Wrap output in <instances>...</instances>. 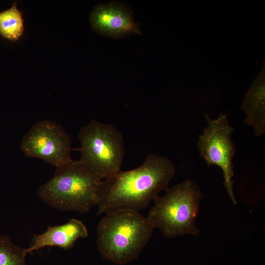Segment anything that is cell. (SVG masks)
I'll return each instance as SVG.
<instances>
[{"mask_svg": "<svg viewBox=\"0 0 265 265\" xmlns=\"http://www.w3.org/2000/svg\"><path fill=\"white\" fill-rule=\"evenodd\" d=\"M175 172V165L168 158L148 155L138 167L120 170L102 180L98 193L97 215L146 208L160 191L168 188Z\"/></svg>", "mask_w": 265, "mask_h": 265, "instance_id": "1", "label": "cell"}, {"mask_svg": "<svg viewBox=\"0 0 265 265\" xmlns=\"http://www.w3.org/2000/svg\"><path fill=\"white\" fill-rule=\"evenodd\" d=\"M97 228V248L102 256L119 265L136 259L151 237L154 228L139 211L105 214Z\"/></svg>", "mask_w": 265, "mask_h": 265, "instance_id": "2", "label": "cell"}, {"mask_svg": "<svg viewBox=\"0 0 265 265\" xmlns=\"http://www.w3.org/2000/svg\"><path fill=\"white\" fill-rule=\"evenodd\" d=\"M102 180L78 160L57 167L53 177L37 190L44 202L57 210L81 213L97 206Z\"/></svg>", "mask_w": 265, "mask_h": 265, "instance_id": "3", "label": "cell"}, {"mask_svg": "<svg viewBox=\"0 0 265 265\" xmlns=\"http://www.w3.org/2000/svg\"><path fill=\"white\" fill-rule=\"evenodd\" d=\"M165 191L154 200L147 216L153 227L168 238L198 235L200 231L195 221L202 197L198 185L187 180Z\"/></svg>", "mask_w": 265, "mask_h": 265, "instance_id": "4", "label": "cell"}, {"mask_svg": "<svg viewBox=\"0 0 265 265\" xmlns=\"http://www.w3.org/2000/svg\"><path fill=\"white\" fill-rule=\"evenodd\" d=\"M80 162L103 180L120 170L125 155L123 135L112 124L92 120L81 128Z\"/></svg>", "mask_w": 265, "mask_h": 265, "instance_id": "5", "label": "cell"}, {"mask_svg": "<svg viewBox=\"0 0 265 265\" xmlns=\"http://www.w3.org/2000/svg\"><path fill=\"white\" fill-rule=\"evenodd\" d=\"M207 125L199 135L197 147L200 156L207 166L216 165L223 173L224 185L231 200L237 204L233 190V158L236 148L232 139L234 128L229 124L227 116L220 113L216 119L206 115Z\"/></svg>", "mask_w": 265, "mask_h": 265, "instance_id": "6", "label": "cell"}, {"mask_svg": "<svg viewBox=\"0 0 265 265\" xmlns=\"http://www.w3.org/2000/svg\"><path fill=\"white\" fill-rule=\"evenodd\" d=\"M21 149L25 156L41 159L55 167L72 159L70 135L61 126L49 120L32 126L22 139Z\"/></svg>", "mask_w": 265, "mask_h": 265, "instance_id": "7", "label": "cell"}, {"mask_svg": "<svg viewBox=\"0 0 265 265\" xmlns=\"http://www.w3.org/2000/svg\"><path fill=\"white\" fill-rule=\"evenodd\" d=\"M89 23L96 32L112 38L141 34L132 11L125 4L116 2L97 5L90 14Z\"/></svg>", "mask_w": 265, "mask_h": 265, "instance_id": "8", "label": "cell"}, {"mask_svg": "<svg viewBox=\"0 0 265 265\" xmlns=\"http://www.w3.org/2000/svg\"><path fill=\"white\" fill-rule=\"evenodd\" d=\"M88 236V230L83 223L75 218L58 226H49L40 235H35L31 245L26 248L27 254L47 246H56L64 249L72 247L80 238Z\"/></svg>", "mask_w": 265, "mask_h": 265, "instance_id": "9", "label": "cell"}, {"mask_svg": "<svg viewBox=\"0 0 265 265\" xmlns=\"http://www.w3.org/2000/svg\"><path fill=\"white\" fill-rule=\"evenodd\" d=\"M246 116L244 123L252 127L255 136L265 132V87L263 83L253 85L247 93L242 104Z\"/></svg>", "mask_w": 265, "mask_h": 265, "instance_id": "10", "label": "cell"}, {"mask_svg": "<svg viewBox=\"0 0 265 265\" xmlns=\"http://www.w3.org/2000/svg\"><path fill=\"white\" fill-rule=\"evenodd\" d=\"M17 2L0 12V35L11 41L18 40L24 31L22 13L17 8Z\"/></svg>", "mask_w": 265, "mask_h": 265, "instance_id": "11", "label": "cell"}, {"mask_svg": "<svg viewBox=\"0 0 265 265\" xmlns=\"http://www.w3.org/2000/svg\"><path fill=\"white\" fill-rule=\"evenodd\" d=\"M26 248L14 244L7 236L0 235V265H26Z\"/></svg>", "mask_w": 265, "mask_h": 265, "instance_id": "12", "label": "cell"}]
</instances>
